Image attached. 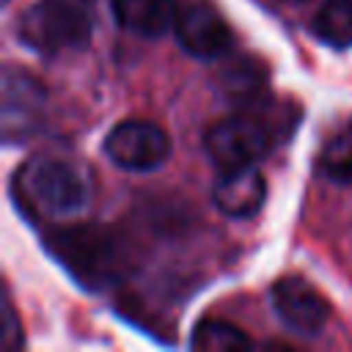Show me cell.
I'll use <instances>...</instances> for the list:
<instances>
[{
    "label": "cell",
    "instance_id": "6da1fadb",
    "mask_svg": "<svg viewBox=\"0 0 352 352\" xmlns=\"http://www.w3.org/2000/svg\"><path fill=\"white\" fill-rule=\"evenodd\" d=\"M96 0H36L16 19V38L38 55L85 50L96 30Z\"/></svg>",
    "mask_w": 352,
    "mask_h": 352
},
{
    "label": "cell",
    "instance_id": "7a4b0ae2",
    "mask_svg": "<svg viewBox=\"0 0 352 352\" xmlns=\"http://www.w3.org/2000/svg\"><path fill=\"white\" fill-rule=\"evenodd\" d=\"M19 184L38 212L55 220H72L88 212L94 201L91 173L66 157H36L19 170Z\"/></svg>",
    "mask_w": 352,
    "mask_h": 352
},
{
    "label": "cell",
    "instance_id": "3957f363",
    "mask_svg": "<svg viewBox=\"0 0 352 352\" xmlns=\"http://www.w3.org/2000/svg\"><path fill=\"white\" fill-rule=\"evenodd\" d=\"M50 253L85 286L102 289L124 272L121 242L99 226H72L47 236Z\"/></svg>",
    "mask_w": 352,
    "mask_h": 352
},
{
    "label": "cell",
    "instance_id": "277c9868",
    "mask_svg": "<svg viewBox=\"0 0 352 352\" xmlns=\"http://www.w3.org/2000/svg\"><path fill=\"white\" fill-rule=\"evenodd\" d=\"M102 148L116 168L129 173H148L170 157V138L154 121L124 118L104 135Z\"/></svg>",
    "mask_w": 352,
    "mask_h": 352
},
{
    "label": "cell",
    "instance_id": "5b68a950",
    "mask_svg": "<svg viewBox=\"0 0 352 352\" xmlns=\"http://www.w3.org/2000/svg\"><path fill=\"white\" fill-rule=\"evenodd\" d=\"M270 129L248 116H231L212 124L204 135V151L220 170L256 165L270 154Z\"/></svg>",
    "mask_w": 352,
    "mask_h": 352
},
{
    "label": "cell",
    "instance_id": "8992f818",
    "mask_svg": "<svg viewBox=\"0 0 352 352\" xmlns=\"http://www.w3.org/2000/svg\"><path fill=\"white\" fill-rule=\"evenodd\" d=\"M270 305H272L278 322L300 338L319 336L330 319L327 300L319 294V289L314 283H308L300 275L278 278L270 289Z\"/></svg>",
    "mask_w": 352,
    "mask_h": 352
},
{
    "label": "cell",
    "instance_id": "52a82bcc",
    "mask_svg": "<svg viewBox=\"0 0 352 352\" xmlns=\"http://www.w3.org/2000/svg\"><path fill=\"white\" fill-rule=\"evenodd\" d=\"M173 33L179 47L201 60H214L226 55L234 44V33L228 22L220 16V11L209 3H190L179 11L173 22Z\"/></svg>",
    "mask_w": 352,
    "mask_h": 352
},
{
    "label": "cell",
    "instance_id": "ba28073f",
    "mask_svg": "<svg viewBox=\"0 0 352 352\" xmlns=\"http://www.w3.org/2000/svg\"><path fill=\"white\" fill-rule=\"evenodd\" d=\"M41 107H44V85L33 74H28L16 66H6L3 69V135H6V143L28 138L41 118Z\"/></svg>",
    "mask_w": 352,
    "mask_h": 352
},
{
    "label": "cell",
    "instance_id": "9c48e42d",
    "mask_svg": "<svg viewBox=\"0 0 352 352\" xmlns=\"http://www.w3.org/2000/svg\"><path fill=\"white\" fill-rule=\"evenodd\" d=\"M264 198H267V182L256 165L220 170L212 187L214 206L226 217H234V220L253 217L264 206Z\"/></svg>",
    "mask_w": 352,
    "mask_h": 352
},
{
    "label": "cell",
    "instance_id": "30bf717a",
    "mask_svg": "<svg viewBox=\"0 0 352 352\" xmlns=\"http://www.w3.org/2000/svg\"><path fill=\"white\" fill-rule=\"evenodd\" d=\"M116 22L138 36L154 38L173 28L179 16V0H110Z\"/></svg>",
    "mask_w": 352,
    "mask_h": 352
},
{
    "label": "cell",
    "instance_id": "8fae6325",
    "mask_svg": "<svg viewBox=\"0 0 352 352\" xmlns=\"http://www.w3.org/2000/svg\"><path fill=\"white\" fill-rule=\"evenodd\" d=\"M311 33L327 47H352V0H322L311 16Z\"/></svg>",
    "mask_w": 352,
    "mask_h": 352
},
{
    "label": "cell",
    "instance_id": "7c38bea8",
    "mask_svg": "<svg viewBox=\"0 0 352 352\" xmlns=\"http://www.w3.org/2000/svg\"><path fill=\"white\" fill-rule=\"evenodd\" d=\"M253 341L250 336L226 322V319H204L195 324L192 330V338H190V346L195 349H204V352H226V349H248Z\"/></svg>",
    "mask_w": 352,
    "mask_h": 352
},
{
    "label": "cell",
    "instance_id": "4fadbf2b",
    "mask_svg": "<svg viewBox=\"0 0 352 352\" xmlns=\"http://www.w3.org/2000/svg\"><path fill=\"white\" fill-rule=\"evenodd\" d=\"M316 170L333 184H352V132H341L324 143L316 160Z\"/></svg>",
    "mask_w": 352,
    "mask_h": 352
},
{
    "label": "cell",
    "instance_id": "5bb4252c",
    "mask_svg": "<svg viewBox=\"0 0 352 352\" xmlns=\"http://www.w3.org/2000/svg\"><path fill=\"white\" fill-rule=\"evenodd\" d=\"M3 346L6 349H16L19 344H22V336H19V330H16V316H14V305H11V300L6 297V302H3Z\"/></svg>",
    "mask_w": 352,
    "mask_h": 352
},
{
    "label": "cell",
    "instance_id": "9a60e30c",
    "mask_svg": "<svg viewBox=\"0 0 352 352\" xmlns=\"http://www.w3.org/2000/svg\"><path fill=\"white\" fill-rule=\"evenodd\" d=\"M280 3H302V0H280Z\"/></svg>",
    "mask_w": 352,
    "mask_h": 352
},
{
    "label": "cell",
    "instance_id": "2e32d148",
    "mask_svg": "<svg viewBox=\"0 0 352 352\" xmlns=\"http://www.w3.org/2000/svg\"><path fill=\"white\" fill-rule=\"evenodd\" d=\"M3 3H8V0H3Z\"/></svg>",
    "mask_w": 352,
    "mask_h": 352
}]
</instances>
